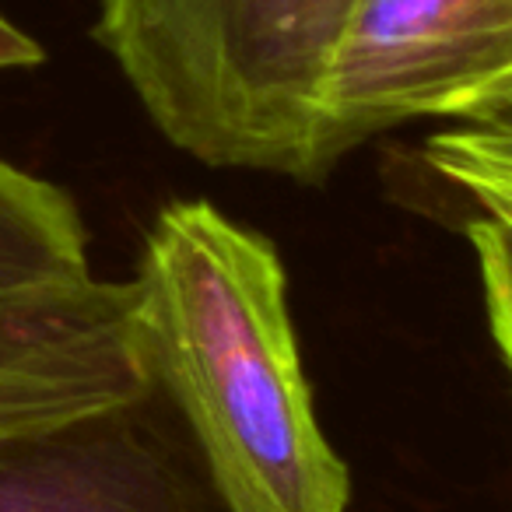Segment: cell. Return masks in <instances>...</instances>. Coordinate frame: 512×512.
<instances>
[{
  "mask_svg": "<svg viewBox=\"0 0 512 512\" xmlns=\"http://www.w3.org/2000/svg\"><path fill=\"white\" fill-rule=\"evenodd\" d=\"M425 165L470 200L467 239L474 246L484 316L512 379V113L453 123L425 141Z\"/></svg>",
  "mask_w": 512,
  "mask_h": 512,
  "instance_id": "8992f818",
  "label": "cell"
},
{
  "mask_svg": "<svg viewBox=\"0 0 512 512\" xmlns=\"http://www.w3.org/2000/svg\"><path fill=\"white\" fill-rule=\"evenodd\" d=\"M155 411L151 390L134 404L0 435V512H225Z\"/></svg>",
  "mask_w": 512,
  "mask_h": 512,
  "instance_id": "5b68a950",
  "label": "cell"
},
{
  "mask_svg": "<svg viewBox=\"0 0 512 512\" xmlns=\"http://www.w3.org/2000/svg\"><path fill=\"white\" fill-rule=\"evenodd\" d=\"M151 390L134 281L0 292V435L134 404Z\"/></svg>",
  "mask_w": 512,
  "mask_h": 512,
  "instance_id": "277c9868",
  "label": "cell"
},
{
  "mask_svg": "<svg viewBox=\"0 0 512 512\" xmlns=\"http://www.w3.org/2000/svg\"><path fill=\"white\" fill-rule=\"evenodd\" d=\"M358 0H99L95 43L214 169L323 183V102Z\"/></svg>",
  "mask_w": 512,
  "mask_h": 512,
  "instance_id": "7a4b0ae2",
  "label": "cell"
},
{
  "mask_svg": "<svg viewBox=\"0 0 512 512\" xmlns=\"http://www.w3.org/2000/svg\"><path fill=\"white\" fill-rule=\"evenodd\" d=\"M512 113V0H358L323 102V165L414 120Z\"/></svg>",
  "mask_w": 512,
  "mask_h": 512,
  "instance_id": "3957f363",
  "label": "cell"
},
{
  "mask_svg": "<svg viewBox=\"0 0 512 512\" xmlns=\"http://www.w3.org/2000/svg\"><path fill=\"white\" fill-rule=\"evenodd\" d=\"M46 53L32 36H25L15 22L0 15V71H15V67H36L43 64Z\"/></svg>",
  "mask_w": 512,
  "mask_h": 512,
  "instance_id": "ba28073f",
  "label": "cell"
},
{
  "mask_svg": "<svg viewBox=\"0 0 512 512\" xmlns=\"http://www.w3.org/2000/svg\"><path fill=\"white\" fill-rule=\"evenodd\" d=\"M88 278V232L71 193L0 158V292Z\"/></svg>",
  "mask_w": 512,
  "mask_h": 512,
  "instance_id": "52a82bcc",
  "label": "cell"
},
{
  "mask_svg": "<svg viewBox=\"0 0 512 512\" xmlns=\"http://www.w3.org/2000/svg\"><path fill=\"white\" fill-rule=\"evenodd\" d=\"M144 358L225 512H348L351 474L316 418L267 235L207 200L155 214L137 267Z\"/></svg>",
  "mask_w": 512,
  "mask_h": 512,
  "instance_id": "6da1fadb",
  "label": "cell"
}]
</instances>
